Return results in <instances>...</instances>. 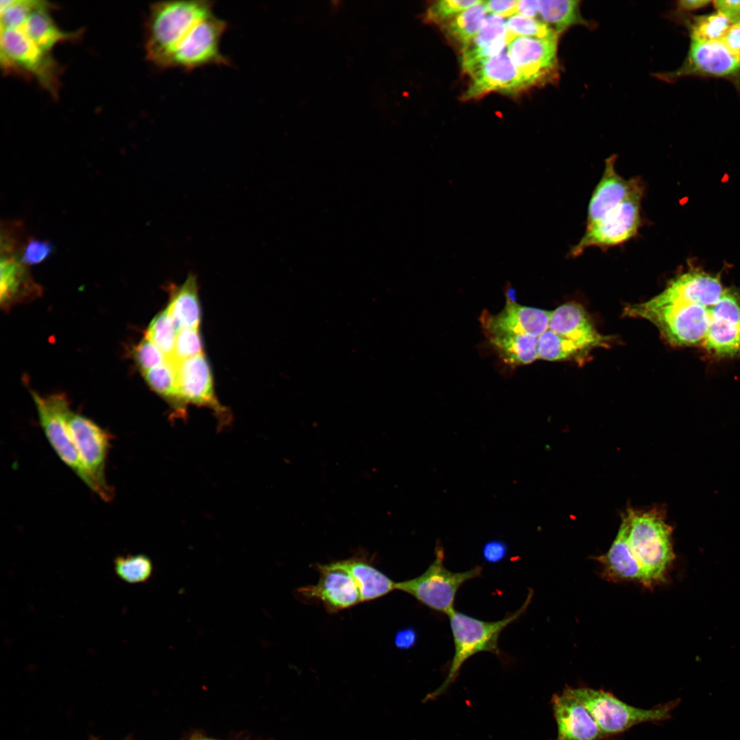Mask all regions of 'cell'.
<instances>
[{"instance_id": "obj_1", "label": "cell", "mask_w": 740, "mask_h": 740, "mask_svg": "<svg viewBox=\"0 0 740 740\" xmlns=\"http://www.w3.org/2000/svg\"><path fill=\"white\" fill-rule=\"evenodd\" d=\"M624 513L628 521L626 541L639 582L646 587L663 582L675 558L673 529L665 521V510L628 506Z\"/></svg>"}, {"instance_id": "obj_2", "label": "cell", "mask_w": 740, "mask_h": 740, "mask_svg": "<svg viewBox=\"0 0 740 740\" xmlns=\"http://www.w3.org/2000/svg\"><path fill=\"white\" fill-rule=\"evenodd\" d=\"M213 1L205 0L153 3L145 27L147 60L163 69L171 51L198 22L213 14Z\"/></svg>"}, {"instance_id": "obj_3", "label": "cell", "mask_w": 740, "mask_h": 740, "mask_svg": "<svg viewBox=\"0 0 740 740\" xmlns=\"http://www.w3.org/2000/svg\"><path fill=\"white\" fill-rule=\"evenodd\" d=\"M710 309L658 295L648 301L626 307L625 314L648 319L671 344L690 346L704 342L710 323Z\"/></svg>"}, {"instance_id": "obj_4", "label": "cell", "mask_w": 740, "mask_h": 740, "mask_svg": "<svg viewBox=\"0 0 740 740\" xmlns=\"http://www.w3.org/2000/svg\"><path fill=\"white\" fill-rule=\"evenodd\" d=\"M532 597L530 591L521 607L498 621H486L456 610L452 611L448 616L454 645V656L445 680L429 698L434 699L445 691L456 679L465 662L476 654L488 652L500 655L498 641L501 632L525 613Z\"/></svg>"}, {"instance_id": "obj_5", "label": "cell", "mask_w": 740, "mask_h": 740, "mask_svg": "<svg viewBox=\"0 0 740 740\" xmlns=\"http://www.w3.org/2000/svg\"><path fill=\"white\" fill-rule=\"evenodd\" d=\"M0 60L6 73L36 82L58 97L62 67L53 53L42 50L16 27H1Z\"/></svg>"}, {"instance_id": "obj_6", "label": "cell", "mask_w": 740, "mask_h": 740, "mask_svg": "<svg viewBox=\"0 0 740 740\" xmlns=\"http://www.w3.org/2000/svg\"><path fill=\"white\" fill-rule=\"evenodd\" d=\"M565 689L586 706L605 737L621 733L642 723L668 719L680 702L677 699L645 709L629 705L602 689L584 687H567Z\"/></svg>"}, {"instance_id": "obj_7", "label": "cell", "mask_w": 740, "mask_h": 740, "mask_svg": "<svg viewBox=\"0 0 740 740\" xmlns=\"http://www.w3.org/2000/svg\"><path fill=\"white\" fill-rule=\"evenodd\" d=\"M444 549L440 543L435 547V558L420 576L396 582V590L409 594L418 602L435 611L449 615L454 610V601L459 588L467 581L481 575L482 567L454 572L444 565Z\"/></svg>"}, {"instance_id": "obj_8", "label": "cell", "mask_w": 740, "mask_h": 740, "mask_svg": "<svg viewBox=\"0 0 740 740\" xmlns=\"http://www.w3.org/2000/svg\"><path fill=\"white\" fill-rule=\"evenodd\" d=\"M644 185L633 191L621 204L595 223L587 226L581 239L570 250L576 257L591 247L608 249L634 238L641 227V201Z\"/></svg>"}, {"instance_id": "obj_9", "label": "cell", "mask_w": 740, "mask_h": 740, "mask_svg": "<svg viewBox=\"0 0 740 740\" xmlns=\"http://www.w3.org/2000/svg\"><path fill=\"white\" fill-rule=\"evenodd\" d=\"M227 28L225 21L212 14L198 22L171 51L163 69L190 71L210 65H230L221 51V38Z\"/></svg>"}, {"instance_id": "obj_10", "label": "cell", "mask_w": 740, "mask_h": 740, "mask_svg": "<svg viewBox=\"0 0 740 740\" xmlns=\"http://www.w3.org/2000/svg\"><path fill=\"white\" fill-rule=\"evenodd\" d=\"M27 240L21 223L8 221L1 224L0 300L3 306L40 291L32 280L27 266L21 261V254Z\"/></svg>"}, {"instance_id": "obj_11", "label": "cell", "mask_w": 740, "mask_h": 740, "mask_svg": "<svg viewBox=\"0 0 740 740\" xmlns=\"http://www.w3.org/2000/svg\"><path fill=\"white\" fill-rule=\"evenodd\" d=\"M69 427L80 460L90 481V489L104 501L113 497L106 478L110 434L90 419L71 412Z\"/></svg>"}, {"instance_id": "obj_12", "label": "cell", "mask_w": 740, "mask_h": 740, "mask_svg": "<svg viewBox=\"0 0 740 740\" xmlns=\"http://www.w3.org/2000/svg\"><path fill=\"white\" fill-rule=\"evenodd\" d=\"M32 395L44 434L56 454L89 488L90 481L80 460L69 427L71 412L64 395Z\"/></svg>"}, {"instance_id": "obj_13", "label": "cell", "mask_w": 740, "mask_h": 740, "mask_svg": "<svg viewBox=\"0 0 740 740\" xmlns=\"http://www.w3.org/2000/svg\"><path fill=\"white\" fill-rule=\"evenodd\" d=\"M319 574L317 583L301 587L298 593L308 600L322 603L330 613H336L361 602L357 584L344 560L315 565Z\"/></svg>"}, {"instance_id": "obj_14", "label": "cell", "mask_w": 740, "mask_h": 740, "mask_svg": "<svg viewBox=\"0 0 740 740\" xmlns=\"http://www.w3.org/2000/svg\"><path fill=\"white\" fill-rule=\"evenodd\" d=\"M558 39L526 36L507 45V54L531 86L551 82L558 72Z\"/></svg>"}, {"instance_id": "obj_15", "label": "cell", "mask_w": 740, "mask_h": 740, "mask_svg": "<svg viewBox=\"0 0 740 740\" xmlns=\"http://www.w3.org/2000/svg\"><path fill=\"white\" fill-rule=\"evenodd\" d=\"M703 345L718 356L740 354V300L734 291L724 290L710 309V323Z\"/></svg>"}, {"instance_id": "obj_16", "label": "cell", "mask_w": 740, "mask_h": 740, "mask_svg": "<svg viewBox=\"0 0 740 740\" xmlns=\"http://www.w3.org/2000/svg\"><path fill=\"white\" fill-rule=\"evenodd\" d=\"M470 76L468 88L461 97L464 101L478 99L491 92L515 94L532 87L504 52L488 60Z\"/></svg>"}, {"instance_id": "obj_17", "label": "cell", "mask_w": 740, "mask_h": 740, "mask_svg": "<svg viewBox=\"0 0 740 740\" xmlns=\"http://www.w3.org/2000/svg\"><path fill=\"white\" fill-rule=\"evenodd\" d=\"M550 314L551 311L519 304L508 297L500 312H484L480 321L487 336L509 334L539 337L548 329Z\"/></svg>"}, {"instance_id": "obj_18", "label": "cell", "mask_w": 740, "mask_h": 740, "mask_svg": "<svg viewBox=\"0 0 740 740\" xmlns=\"http://www.w3.org/2000/svg\"><path fill=\"white\" fill-rule=\"evenodd\" d=\"M55 5L45 1L27 0L25 12L19 21L9 27H16L42 50L52 53L56 46L75 42L82 31L68 32L61 29L51 13Z\"/></svg>"}, {"instance_id": "obj_19", "label": "cell", "mask_w": 740, "mask_h": 740, "mask_svg": "<svg viewBox=\"0 0 740 740\" xmlns=\"http://www.w3.org/2000/svg\"><path fill=\"white\" fill-rule=\"evenodd\" d=\"M557 726L556 740H600L604 737L586 706L565 689L552 699Z\"/></svg>"}, {"instance_id": "obj_20", "label": "cell", "mask_w": 740, "mask_h": 740, "mask_svg": "<svg viewBox=\"0 0 740 740\" xmlns=\"http://www.w3.org/2000/svg\"><path fill=\"white\" fill-rule=\"evenodd\" d=\"M616 156L605 161L602 176L589 202L587 226L604 217L643 184L639 177L625 179L615 169Z\"/></svg>"}, {"instance_id": "obj_21", "label": "cell", "mask_w": 740, "mask_h": 740, "mask_svg": "<svg viewBox=\"0 0 740 740\" xmlns=\"http://www.w3.org/2000/svg\"><path fill=\"white\" fill-rule=\"evenodd\" d=\"M175 364L177 388L183 402L206 406L219 415L223 414L225 411L214 394L211 370L204 355H198Z\"/></svg>"}, {"instance_id": "obj_22", "label": "cell", "mask_w": 740, "mask_h": 740, "mask_svg": "<svg viewBox=\"0 0 740 740\" xmlns=\"http://www.w3.org/2000/svg\"><path fill=\"white\" fill-rule=\"evenodd\" d=\"M548 329L573 341L586 352L605 345L608 341V337L597 332L584 308L574 303L563 304L551 311Z\"/></svg>"}, {"instance_id": "obj_23", "label": "cell", "mask_w": 740, "mask_h": 740, "mask_svg": "<svg viewBox=\"0 0 740 740\" xmlns=\"http://www.w3.org/2000/svg\"><path fill=\"white\" fill-rule=\"evenodd\" d=\"M724 290L717 276L693 270L671 280L658 295L710 308L719 300Z\"/></svg>"}, {"instance_id": "obj_24", "label": "cell", "mask_w": 740, "mask_h": 740, "mask_svg": "<svg viewBox=\"0 0 740 740\" xmlns=\"http://www.w3.org/2000/svg\"><path fill=\"white\" fill-rule=\"evenodd\" d=\"M506 45V26L503 18L489 16L476 37L461 49L463 71L470 75L488 60L503 53Z\"/></svg>"}, {"instance_id": "obj_25", "label": "cell", "mask_w": 740, "mask_h": 740, "mask_svg": "<svg viewBox=\"0 0 740 740\" xmlns=\"http://www.w3.org/2000/svg\"><path fill=\"white\" fill-rule=\"evenodd\" d=\"M690 71L717 76L733 74L740 69V62L719 40H691L688 57Z\"/></svg>"}, {"instance_id": "obj_26", "label": "cell", "mask_w": 740, "mask_h": 740, "mask_svg": "<svg viewBox=\"0 0 740 740\" xmlns=\"http://www.w3.org/2000/svg\"><path fill=\"white\" fill-rule=\"evenodd\" d=\"M343 560L357 584L361 602L374 600L396 590V582L367 559L356 556Z\"/></svg>"}, {"instance_id": "obj_27", "label": "cell", "mask_w": 740, "mask_h": 740, "mask_svg": "<svg viewBox=\"0 0 740 740\" xmlns=\"http://www.w3.org/2000/svg\"><path fill=\"white\" fill-rule=\"evenodd\" d=\"M167 308L179 331L184 328H198L201 310L197 280L194 274H189L181 286L172 290Z\"/></svg>"}, {"instance_id": "obj_28", "label": "cell", "mask_w": 740, "mask_h": 740, "mask_svg": "<svg viewBox=\"0 0 740 740\" xmlns=\"http://www.w3.org/2000/svg\"><path fill=\"white\" fill-rule=\"evenodd\" d=\"M499 356L513 366L528 365L538 358V337L527 334H495L488 336Z\"/></svg>"}, {"instance_id": "obj_29", "label": "cell", "mask_w": 740, "mask_h": 740, "mask_svg": "<svg viewBox=\"0 0 740 740\" xmlns=\"http://www.w3.org/2000/svg\"><path fill=\"white\" fill-rule=\"evenodd\" d=\"M486 13L484 1H480L443 25L444 33L463 49L481 30L486 18Z\"/></svg>"}, {"instance_id": "obj_30", "label": "cell", "mask_w": 740, "mask_h": 740, "mask_svg": "<svg viewBox=\"0 0 740 740\" xmlns=\"http://www.w3.org/2000/svg\"><path fill=\"white\" fill-rule=\"evenodd\" d=\"M580 1L571 0L539 1V14L542 21L558 36L567 28L586 24L580 12Z\"/></svg>"}, {"instance_id": "obj_31", "label": "cell", "mask_w": 740, "mask_h": 740, "mask_svg": "<svg viewBox=\"0 0 740 740\" xmlns=\"http://www.w3.org/2000/svg\"><path fill=\"white\" fill-rule=\"evenodd\" d=\"M143 375L156 393L169 401L178 412H185L186 404L178 392L175 362L167 358L161 365L144 372Z\"/></svg>"}, {"instance_id": "obj_32", "label": "cell", "mask_w": 740, "mask_h": 740, "mask_svg": "<svg viewBox=\"0 0 740 740\" xmlns=\"http://www.w3.org/2000/svg\"><path fill=\"white\" fill-rule=\"evenodd\" d=\"M537 352L538 358L548 361L570 359L586 353L573 341L550 329L538 337Z\"/></svg>"}, {"instance_id": "obj_33", "label": "cell", "mask_w": 740, "mask_h": 740, "mask_svg": "<svg viewBox=\"0 0 740 740\" xmlns=\"http://www.w3.org/2000/svg\"><path fill=\"white\" fill-rule=\"evenodd\" d=\"M178 332L175 322L166 308L152 319L145 338L151 341L169 359L173 355Z\"/></svg>"}, {"instance_id": "obj_34", "label": "cell", "mask_w": 740, "mask_h": 740, "mask_svg": "<svg viewBox=\"0 0 740 740\" xmlns=\"http://www.w3.org/2000/svg\"><path fill=\"white\" fill-rule=\"evenodd\" d=\"M116 575L128 583L146 582L152 575L153 563L145 554L120 556L114 561Z\"/></svg>"}, {"instance_id": "obj_35", "label": "cell", "mask_w": 740, "mask_h": 740, "mask_svg": "<svg viewBox=\"0 0 740 740\" xmlns=\"http://www.w3.org/2000/svg\"><path fill=\"white\" fill-rule=\"evenodd\" d=\"M732 22L719 12L695 18L691 26V40H719L725 36Z\"/></svg>"}, {"instance_id": "obj_36", "label": "cell", "mask_w": 740, "mask_h": 740, "mask_svg": "<svg viewBox=\"0 0 740 740\" xmlns=\"http://www.w3.org/2000/svg\"><path fill=\"white\" fill-rule=\"evenodd\" d=\"M507 45L519 36L558 39L557 34L546 23L534 18L513 15L506 22Z\"/></svg>"}, {"instance_id": "obj_37", "label": "cell", "mask_w": 740, "mask_h": 740, "mask_svg": "<svg viewBox=\"0 0 740 740\" xmlns=\"http://www.w3.org/2000/svg\"><path fill=\"white\" fill-rule=\"evenodd\" d=\"M479 0H442L432 3L427 10L424 21L444 25L458 14L478 3Z\"/></svg>"}, {"instance_id": "obj_38", "label": "cell", "mask_w": 740, "mask_h": 740, "mask_svg": "<svg viewBox=\"0 0 740 740\" xmlns=\"http://www.w3.org/2000/svg\"><path fill=\"white\" fill-rule=\"evenodd\" d=\"M203 345L198 328H184L177 335L172 356L175 363L203 354Z\"/></svg>"}, {"instance_id": "obj_39", "label": "cell", "mask_w": 740, "mask_h": 740, "mask_svg": "<svg viewBox=\"0 0 740 740\" xmlns=\"http://www.w3.org/2000/svg\"><path fill=\"white\" fill-rule=\"evenodd\" d=\"M133 356L143 373L161 365L167 359L164 354L147 338L134 347Z\"/></svg>"}, {"instance_id": "obj_40", "label": "cell", "mask_w": 740, "mask_h": 740, "mask_svg": "<svg viewBox=\"0 0 740 740\" xmlns=\"http://www.w3.org/2000/svg\"><path fill=\"white\" fill-rule=\"evenodd\" d=\"M53 251L50 241L30 237L23 247L21 261L27 266L38 264L48 258Z\"/></svg>"}, {"instance_id": "obj_41", "label": "cell", "mask_w": 740, "mask_h": 740, "mask_svg": "<svg viewBox=\"0 0 740 740\" xmlns=\"http://www.w3.org/2000/svg\"><path fill=\"white\" fill-rule=\"evenodd\" d=\"M482 557L489 564L502 562L508 554L506 544L500 540L488 541L482 548Z\"/></svg>"}, {"instance_id": "obj_42", "label": "cell", "mask_w": 740, "mask_h": 740, "mask_svg": "<svg viewBox=\"0 0 740 740\" xmlns=\"http://www.w3.org/2000/svg\"><path fill=\"white\" fill-rule=\"evenodd\" d=\"M519 1H484L487 12L501 17L512 16L517 13Z\"/></svg>"}, {"instance_id": "obj_43", "label": "cell", "mask_w": 740, "mask_h": 740, "mask_svg": "<svg viewBox=\"0 0 740 740\" xmlns=\"http://www.w3.org/2000/svg\"><path fill=\"white\" fill-rule=\"evenodd\" d=\"M721 40L740 62V21L732 24Z\"/></svg>"}, {"instance_id": "obj_44", "label": "cell", "mask_w": 740, "mask_h": 740, "mask_svg": "<svg viewBox=\"0 0 740 740\" xmlns=\"http://www.w3.org/2000/svg\"><path fill=\"white\" fill-rule=\"evenodd\" d=\"M714 5L717 12L728 17L732 24L740 21V1H715Z\"/></svg>"}, {"instance_id": "obj_45", "label": "cell", "mask_w": 740, "mask_h": 740, "mask_svg": "<svg viewBox=\"0 0 740 740\" xmlns=\"http://www.w3.org/2000/svg\"><path fill=\"white\" fill-rule=\"evenodd\" d=\"M417 631L412 628L399 630L395 637V644L401 650H408L415 646L417 641Z\"/></svg>"}, {"instance_id": "obj_46", "label": "cell", "mask_w": 740, "mask_h": 740, "mask_svg": "<svg viewBox=\"0 0 740 740\" xmlns=\"http://www.w3.org/2000/svg\"><path fill=\"white\" fill-rule=\"evenodd\" d=\"M539 13V1H519L517 14L519 15L534 18Z\"/></svg>"}, {"instance_id": "obj_47", "label": "cell", "mask_w": 740, "mask_h": 740, "mask_svg": "<svg viewBox=\"0 0 740 740\" xmlns=\"http://www.w3.org/2000/svg\"><path fill=\"white\" fill-rule=\"evenodd\" d=\"M710 2L706 0H683L679 1L678 6L682 10H691L704 7Z\"/></svg>"}, {"instance_id": "obj_48", "label": "cell", "mask_w": 740, "mask_h": 740, "mask_svg": "<svg viewBox=\"0 0 740 740\" xmlns=\"http://www.w3.org/2000/svg\"><path fill=\"white\" fill-rule=\"evenodd\" d=\"M199 740H214V739H199Z\"/></svg>"}]
</instances>
